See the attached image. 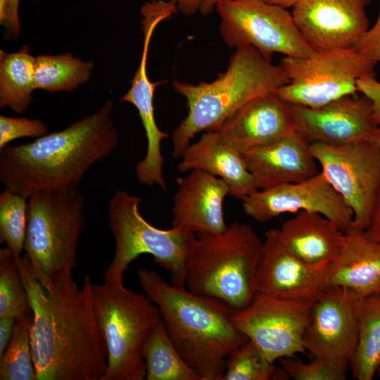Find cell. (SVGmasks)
Returning <instances> with one entry per match:
<instances>
[{
    "instance_id": "6da1fadb",
    "label": "cell",
    "mask_w": 380,
    "mask_h": 380,
    "mask_svg": "<svg viewBox=\"0 0 380 380\" xmlns=\"http://www.w3.org/2000/svg\"><path fill=\"white\" fill-rule=\"evenodd\" d=\"M17 265L32 307L37 380H101L107 349L94 310L89 275L81 288L71 274L47 292L25 257Z\"/></svg>"
},
{
    "instance_id": "7a4b0ae2",
    "label": "cell",
    "mask_w": 380,
    "mask_h": 380,
    "mask_svg": "<svg viewBox=\"0 0 380 380\" xmlns=\"http://www.w3.org/2000/svg\"><path fill=\"white\" fill-rule=\"evenodd\" d=\"M113 110L108 100L62 130L0 149L1 183L27 199L43 191L77 187L89 170L118 146Z\"/></svg>"
},
{
    "instance_id": "3957f363",
    "label": "cell",
    "mask_w": 380,
    "mask_h": 380,
    "mask_svg": "<svg viewBox=\"0 0 380 380\" xmlns=\"http://www.w3.org/2000/svg\"><path fill=\"white\" fill-rule=\"evenodd\" d=\"M137 277L186 364L201 380H222L229 357L248 340L232 322V312L214 299L167 282L153 270L140 269Z\"/></svg>"
},
{
    "instance_id": "277c9868",
    "label": "cell",
    "mask_w": 380,
    "mask_h": 380,
    "mask_svg": "<svg viewBox=\"0 0 380 380\" xmlns=\"http://www.w3.org/2000/svg\"><path fill=\"white\" fill-rule=\"evenodd\" d=\"M288 82L280 65L252 46L236 49L225 72L210 82L174 80L173 89L186 98L189 111L172 133L173 157L180 158L198 133L215 129L248 103Z\"/></svg>"
},
{
    "instance_id": "5b68a950",
    "label": "cell",
    "mask_w": 380,
    "mask_h": 380,
    "mask_svg": "<svg viewBox=\"0 0 380 380\" xmlns=\"http://www.w3.org/2000/svg\"><path fill=\"white\" fill-rule=\"evenodd\" d=\"M262 241L248 224L234 222L217 234H198L186 264L185 287L232 313L253 298Z\"/></svg>"
},
{
    "instance_id": "8992f818",
    "label": "cell",
    "mask_w": 380,
    "mask_h": 380,
    "mask_svg": "<svg viewBox=\"0 0 380 380\" xmlns=\"http://www.w3.org/2000/svg\"><path fill=\"white\" fill-rule=\"evenodd\" d=\"M85 199L78 189H53L28 198L24 257L47 292L77 265Z\"/></svg>"
},
{
    "instance_id": "52a82bcc",
    "label": "cell",
    "mask_w": 380,
    "mask_h": 380,
    "mask_svg": "<svg viewBox=\"0 0 380 380\" xmlns=\"http://www.w3.org/2000/svg\"><path fill=\"white\" fill-rule=\"evenodd\" d=\"M91 298L99 331L107 349L101 380L146 379L144 351L162 321L158 306L123 282L92 283Z\"/></svg>"
},
{
    "instance_id": "ba28073f",
    "label": "cell",
    "mask_w": 380,
    "mask_h": 380,
    "mask_svg": "<svg viewBox=\"0 0 380 380\" xmlns=\"http://www.w3.org/2000/svg\"><path fill=\"white\" fill-rule=\"evenodd\" d=\"M141 201L127 191L116 190L109 202L108 215L115 251L103 282H122L131 262L142 254H149L170 273L172 284L185 287L186 259L196 234L174 227H154L141 215Z\"/></svg>"
},
{
    "instance_id": "9c48e42d",
    "label": "cell",
    "mask_w": 380,
    "mask_h": 380,
    "mask_svg": "<svg viewBox=\"0 0 380 380\" xmlns=\"http://www.w3.org/2000/svg\"><path fill=\"white\" fill-rule=\"evenodd\" d=\"M279 65L289 82L272 93L289 104L316 108L355 95L358 80L375 76L376 63L352 48L284 56Z\"/></svg>"
},
{
    "instance_id": "30bf717a",
    "label": "cell",
    "mask_w": 380,
    "mask_h": 380,
    "mask_svg": "<svg viewBox=\"0 0 380 380\" xmlns=\"http://www.w3.org/2000/svg\"><path fill=\"white\" fill-rule=\"evenodd\" d=\"M215 9L221 35L231 48L252 46L270 61L274 53L298 58L315 53L285 8L262 0H222Z\"/></svg>"
},
{
    "instance_id": "8fae6325",
    "label": "cell",
    "mask_w": 380,
    "mask_h": 380,
    "mask_svg": "<svg viewBox=\"0 0 380 380\" xmlns=\"http://www.w3.org/2000/svg\"><path fill=\"white\" fill-rule=\"evenodd\" d=\"M310 151L321 172L352 210L353 225L366 230L380 189V148L369 141H312Z\"/></svg>"
},
{
    "instance_id": "7c38bea8",
    "label": "cell",
    "mask_w": 380,
    "mask_h": 380,
    "mask_svg": "<svg viewBox=\"0 0 380 380\" xmlns=\"http://www.w3.org/2000/svg\"><path fill=\"white\" fill-rule=\"evenodd\" d=\"M312 304L255 293L251 302L234 312L235 327L271 362L306 350L303 336Z\"/></svg>"
},
{
    "instance_id": "4fadbf2b",
    "label": "cell",
    "mask_w": 380,
    "mask_h": 380,
    "mask_svg": "<svg viewBox=\"0 0 380 380\" xmlns=\"http://www.w3.org/2000/svg\"><path fill=\"white\" fill-rule=\"evenodd\" d=\"M242 201L245 213L260 222L300 211L321 214L343 231L353 221L352 210L321 172L301 182L258 189Z\"/></svg>"
},
{
    "instance_id": "5bb4252c",
    "label": "cell",
    "mask_w": 380,
    "mask_h": 380,
    "mask_svg": "<svg viewBox=\"0 0 380 380\" xmlns=\"http://www.w3.org/2000/svg\"><path fill=\"white\" fill-rule=\"evenodd\" d=\"M349 289L329 286L312 304L303 341L305 350L348 368L357 342V302Z\"/></svg>"
},
{
    "instance_id": "9a60e30c",
    "label": "cell",
    "mask_w": 380,
    "mask_h": 380,
    "mask_svg": "<svg viewBox=\"0 0 380 380\" xmlns=\"http://www.w3.org/2000/svg\"><path fill=\"white\" fill-rule=\"evenodd\" d=\"M327 265L305 262L284 245L277 229H269L265 232L257 268L256 293L312 304L329 287Z\"/></svg>"
},
{
    "instance_id": "2e32d148",
    "label": "cell",
    "mask_w": 380,
    "mask_h": 380,
    "mask_svg": "<svg viewBox=\"0 0 380 380\" xmlns=\"http://www.w3.org/2000/svg\"><path fill=\"white\" fill-rule=\"evenodd\" d=\"M362 0H301L292 15L315 52L352 49L368 30Z\"/></svg>"
},
{
    "instance_id": "e0dca14e",
    "label": "cell",
    "mask_w": 380,
    "mask_h": 380,
    "mask_svg": "<svg viewBox=\"0 0 380 380\" xmlns=\"http://www.w3.org/2000/svg\"><path fill=\"white\" fill-rule=\"evenodd\" d=\"M290 105L296 130L312 141L340 145L368 141L378 127L370 100L362 94L342 97L322 107Z\"/></svg>"
},
{
    "instance_id": "ac0fdd59",
    "label": "cell",
    "mask_w": 380,
    "mask_h": 380,
    "mask_svg": "<svg viewBox=\"0 0 380 380\" xmlns=\"http://www.w3.org/2000/svg\"><path fill=\"white\" fill-rule=\"evenodd\" d=\"M177 182L172 227L197 234H217L227 229L224 201L229 189L222 179L194 170Z\"/></svg>"
},
{
    "instance_id": "d6986e66",
    "label": "cell",
    "mask_w": 380,
    "mask_h": 380,
    "mask_svg": "<svg viewBox=\"0 0 380 380\" xmlns=\"http://www.w3.org/2000/svg\"><path fill=\"white\" fill-rule=\"evenodd\" d=\"M310 140L296 130L241 153L258 189L298 182L317 175Z\"/></svg>"
},
{
    "instance_id": "ffe728a7",
    "label": "cell",
    "mask_w": 380,
    "mask_h": 380,
    "mask_svg": "<svg viewBox=\"0 0 380 380\" xmlns=\"http://www.w3.org/2000/svg\"><path fill=\"white\" fill-rule=\"evenodd\" d=\"M213 131L243 153L290 134L296 128L290 105L272 92L248 103Z\"/></svg>"
},
{
    "instance_id": "44dd1931",
    "label": "cell",
    "mask_w": 380,
    "mask_h": 380,
    "mask_svg": "<svg viewBox=\"0 0 380 380\" xmlns=\"http://www.w3.org/2000/svg\"><path fill=\"white\" fill-rule=\"evenodd\" d=\"M144 43L139 65L127 92L120 101L132 104L138 110L147 141L146 157L156 160L162 157L161 143L168 134L159 129L154 113L153 96L160 82H152L147 74V56L153 33L158 25L177 12L170 1H152L141 8Z\"/></svg>"
},
{
    "instance_id": "7402d4cb",
    "label": "cell",
    "mask_w": 380,
    "mask_h": 380,
    "mask_svg": "<svg viewBox=\"0 0 380 380\" xmlns=\"http://www.w3.org/2000/svg\"><path fill=\"white\" fill-rule=\"evenodd\" d=\"M346 242L327 269L329 286L350 289L359 296L380 294V243L351 225Z\"/></svg>"
},
{
    "instance_id": "603a6c76",
    "label": "cell",
    "mask_w": 380,
    "mask_h": 380,
    "mask_svg": "<svg viewBox=\"0 0 380 380\" xmlns=\"http://www.w3.org/2000/svg\"><path fill=\"white\" fill-rule=\"evenodd\" d=\"M177 165L182 172L200 170L222 179L229 196L243 200L258 188L241 153L228 145L213 130L206 131L184 151Z\"/></svg>"
},
{
    "instance_id": "cb8c5ba5",
    "label": "cell",
    "mask_w": 380,
    "mask_h": 380,
    "mask_svg": "<svg viewBox=\"0 0 380 380\" xmlns=\"http://www.w3.org/2000/svg\"><path fill=\"white\" fill-rule=\"evenodd\" d=\"M277 230L280 239L290 251L314 266L329 265L346 242L345 232L317 213L298 212Z\"/></svg>"
},
{
    "instance_id": "d4e9b609",
    "label": "cell",
    "mask_w": 380,
    "mask_h": 380,
    "mask_svg": "<svg viewBox=\"0 0 380 380\" xmlns=\"http://www.w3.org/2000/svg\"><path fill=\"white\" fill-rule=\"evenodd\" d=\"M357 342L350 366L353 378L372 380L380 365V294L359 296Z\"/></svg>"
},
{
    "instance_id": "484cf974",
    "label": "cell",
    "mask_w": 380,
    "mask_h": 380,
    "mask_svg": "<svg viewBox=\"0 0 380 380\" xmlns=\"http://www.w3.org/2000/svg\"><path fill=\"white\" fill-rule=\"evenodd\" d=\"M36 58L27 46L15 53L0 51V107L15 113L26 111L33 101Z\"/></svg>"
},
{
    "instance_id": "4316f807",
    "label": "cell",
    "mask_w": 380,
    "mask_h": 380,
    "mask_svg": "<svg viewBox=\"0 0 380 380\" xmlns=\"http://www.w3.org/2000/svg\"><path fill=\"white\" fill-rule=\"evenodd\" d=\"M94 63L71 53L41 55L36 57L35 89L49 93L71 91L90 77Z\"/></svg>"
},
{
    "instance_id": "83f0119b",
    "label": "cell",
    "mask_w": 380,
    "mask_h": 380,
    "mask_svg": "<svg viewBox=\"0 0 380 380\" xmlns=\"http://www.w3.org/2000/svg\"><path fill=\"white\" fill-rule=\"evenodd\" d=\"M144 360L147 380H201L172 343L163 319L147 342Z\"/></svg>"
},
{
    "instance_id": "f1b7e54d",
    "label": "cell",
    "mask_w": 380,
    "mask_h": 380,
    "mask_svg": "<svg viewBox=\"0 0 380 380\" xmlns=\"http://www.w3.org/2000/svg\"><path fill=\"white\" fill-rule=\"evenodd\" d=\"M32 312L18 317L0 359V380H37L31 346Z\"/></svg>"
},
{
    "instance_id": "f546056e",
    "label": "cell",
    "mask_w": 380,
    "mask_h": 380,
    "mask_svg": "<svg viewBox=\"0 0 380 380\" xmlns=\"http://www.w3.org/2000/svg\"><path fill=\"white\" fill-rule=\"evenodd\" d=\"M28 199L5 189L0 194V243H6L14 261L22 260L27 224Z\"/></svg>"
},
{
    "instance_id": "4dcf8cb0",
    "label": "cell",
    "mask_w": 380,
    "mask_h": 380,
    "mask_svg": "<svg viewBox=\"0 0 380 380\" xmlns=\"http://www.w3.org/2000/svg\"><path fill=\"white\" fill-rule=\"evenodd\" d=\"M289 376L274 362L267 360L260 350L248 340L229 357L222 380L284 379Z\"/></svg>"
},
{
    "instance_id": "1f68e13d",
    "label": "cell",
    "mask_w": 380,
    "mask_h": 380,
    "mask_svg": "<svg viewBox=\"0 0 380 380\" xmlns=\"http://www.w3.org/2000/svg\"><path fill=\"white\" fill-rule=\"evenodd\" d=\"M32 312L18 267L8 248L0 249V317H18Z\"/></svg>"
},
{
    "instance_id": "d6a6232c",
    "label": "cell",
    "mask_w": 380,
    "mask_h": 380,
    "mask_svg": "<svg viewBox=\"0 0 380 380\" xmlns=\"http://www.w3.org/2000/svg\"><path fill=\"white\" fill-rule=\"evenodd\" d=\"M281 367L295 380H344L348 368L327 360L314 357L308 362L297 360L293 357L281 358Z\"/></svg>"
},
{
    "instance_id": "836d02e7",
    "label": "cell",
    "mask_w": 380,
    "mask_h": 380,
    "mask_svg": "<svg viewBox=\"0 0 380 380\" xmlns=\"http://www.w3.org/2000/svg\"><path fill=\"white\" fill-rule=\"evenodd\" d=\"M48 133L47 126L38 119L0 116V149L19 138L37 139Z\"/></svg>"
},
{
    "instance_id": "e575fe53",
    "label": "cell",
    "mask_w": 380,
    "mask_h": 380,
    "mask_svg": "<svg viewBox=\"0 0 380 380\" xmlns=\"http://www.w3.org/2000/svg\"><path fill=\"white\" fill-rule=\"evenodd\" d=\"M353 49L363 56L380 64V8L375 23L362 34Z\"/></svg>"
},
{
    "instance_id": "d590c367",
    "label": "cell",
    "mask_w": 380,
    "mask_h": 380,
    "mask_svg": "<svg viewBox=\"0 0 380 380\" xmlns=\"http://www.w3.org/2000/svg\"><path fill=\"white\" fill-rule=\"evenodd\" d=\"M357 91L367 96L371 101L372 119L376 126L380 125V82L375 76L367 77L357 82Z\"/></svg>"
},
{
    "instance_id": "8d00e7d4",
    "label": "cell",
    "mask_w": 380,
    "mask_h": 380,
    "mask_svg": "<svg viewBox=\"0 0 380 380\" xmlns=\"http://www.w3.org/2000/svg\"><path fill=\"white\" fill-rule=\"evenodd\" d=\"M20 0H8V10L4 26L11 37L18 38L20 35V23L18 8Z\"/></svg>"
},
{
    "instance_id": "74e56055",
    "label": "cell",
    "mask_w": 380,
    "mask_h": 380,
    "mask_svg": "<svg viewBox=\"0 0 380 380\" xmlns=\"http://www.w3.org/2000/svg\"><path fill=\"white\" fill-rule=\"evenodd\" d=\"M15 320L13 317H0V359L11 339Z\"/></svg>"
},
{
    "instance_id": "f35d334b",
    "label": "cell",
    "mask_w": 380,
    "mask_h": 380,
    "mask_svg": "<svg viewBox=\"0 0 380 380\" xmlns=\"http://www.w3.org/2000/svg\"><path fill=\"white\" fill-rule=\"evenodd\" d=\"M365 232L370 238L380 243V189L376 199L369 225Z\"/></svg>"
},
{
    "instance_id": "ab89813d",
    "label": "cell",
    "mask_w": 380,
    "mask_h": 380,
    "mask_svg": "<svg viewBox=\"0 0 380 380\" xmlns=\"http://www.w3.org/2000/svg\"><path fill=\"white\" fill-rule=\"evenodd\" d=\"M177 6L182 14L190 15L199 11L201 0H169Z\"/></svg>"
},
{
    "instance_id": "60d3db41",
    "label": "cell",
    "mask_w": 380,
    "mask_h": 380,
    "mask_svg": "<svg viewBox=\"0 0 380 380\" xmlns=\"http://www.w3.org/2000/svg\"><path fill=\"white\" fill-rule=\"evenodd\" d=\"M222 0H201L199 11L203 15H208L213 12L218 2Z\"/></svg>"
},
{
    "instance_id": "b9f144b4",
    "label": "cell",
    "mask_w": 380,
    "mask_h": 380,
    "mask_svg": "<svg viewBox=\"0 0 380 380\" xmlns=\"http://www.w3.org/2000/svg\"><path fill=\"white\" fill-rule=\"evenodd\" d=\"M262 1L270 4L279 6L286 8L291 6L293 7L301 0H262Z\"/></svg>"
},
{
    "instance_id": "7bdbcfd3",
    "label": "cell",
    "mask_w": 380,
    "mask_h": 380,
    "mask_svg": "<svg viewBox=\"0 0 380 380\" xmlns=\"http://www.w3.org/2000/svg\"><path fill=\"white\" fill-rule=\"evenodd\" d=\"M369 141L374 144L376 146L380 148V127H375L372 132L369 139Z\"/></svg>"
},
{
    "instance_id": "ee69618b",
    "label": "cell",
    "mask_w": 380,
    "mask_h": 380,
    "mask_svg": "<svg viewBox=\"0 0 380 380\" xmlns=\"http://www.w3.org/2000/svg\"><path fill=\"white\" fill-rule=\"evenodd\" d=\"M376 374H377L378 377L380 379V365H379V366L378 367Z\"/></svg>"
},
{
    "instance_id": "f6af8a7d",
    "label": "cell",
    "mask_w": 380,
    "mask_h": 380,
    "mask_svg": "<svg viewBox=\"0 0 380 380\" xmlns=\"http://www.w3.org/2000/svg\"><path fill=\"white\" fill-rule=\"evenodd\" d=\"M365 5L368 4L372 0H362Z\"/></svg>"
}]
</instances>
